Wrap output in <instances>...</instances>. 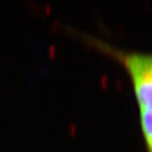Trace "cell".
Returning a JSON list of instances; mask_svg holds the SVG:
<instances>
[{
  "label": "cell",
  "mask_w": 152,
  "mask_h": 152,
  "mask_svg": "<svg viewBox=\"0 0 152 152\" xmlns=\"http://www.w3.org/2000/svg\"><path fill=\"white\" fill-rule=\"evenodd\" d=\"M83 39L119 62L130 78L138 111H152V52L126 51L95 37Z\"/></svg>",
  "instance_id": "cell-1"
},
{
  "label": "cell",
  "mask_w": 152,
  "mask_h": 152,
  "mask_svg": "<svg viewBox=\"0 0 152 152\" xmlns=\"http://www.w3.org/2000/svg\"><path fill=\"white\" fill-rule=\"evenodd\" d=\"M140 126L147 152H152V111H138Z\"/></svg>",
  "instance_id": "cell-2"
}]
</instances>
